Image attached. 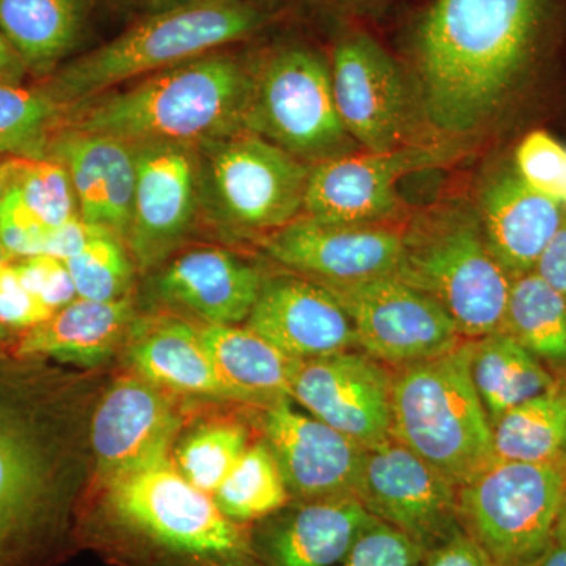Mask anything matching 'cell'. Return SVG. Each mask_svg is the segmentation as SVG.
Listing matches in <instances>:
<instances>
[{"label": "cell", "instance_id": "48", "mask_svg": "<svg viewBox=\"0 0 566 566\" xmlns=\"http://www.w3.org/2000/svg\"><path fill=\"white\" fill-rule=\"evenodd\" d=\"M554 542L566 546V493L562 502L560 512H558L556 531H554Z\"/></svg>", "mask_w": 566, "mask_h": 566}, {"label": "cell", "instance_id": "29", "mask_svg": "<svg viewBox=\"0 0 566 566\" xmlns=\"http://www.w3.org/2000/svg\"><path fill=\"white\" fill-rule=\"evenodd\" d=\"M471 371L491 424L510 409L556 386L538 357L505 331L472 340Z\"/></svg>", "mask_w": 566, "mask_h": 566}, {"label": "cell", "instance_id": "27", "mask_svg": "<svg viewBox=\"0 0 566 566\" xmlns=\"http://www.w3.org/2000/svg\"><path fill=\"white\" fill-rule=\"evenodd\" d=\"M91 0H0V28L29 74L46 80L81 43Z\"/></svg>", "mask_w": 566, "mask_h": 566}, {"label": "cell", "instance_id": "16", "mask_svg": "<svg viewBox=\"0 0 566 566\" xmlns=\"http://www.w3.org/2000/svg\"><path fill=\"white\" fill-rule=\"evenodd\" d=\"M136 189L125 243L140 270L163 263L192 229L200 205L197 148L136 147Z\"/></svg>", "mask_w": 566, "mask_h": 566}, {"label": "cell", "instance_id": "21", "mask_svg": "<svg viewBox=\"0 0 566 566\" xmlns=\"http://www.w3.org/2000/svg\"><path fill=\"white\" fill-rule=\"evenodd\" d=\"M44 158L69 170L81 218L125 243L136 189V147L114 137L62 128Z\"/></svg>", "mask_w": 566, "mask_h": 566}, {"label": "cell", "instance_id": "25", "mask_svg": "<svg viewBox=\"0 0 566 566\" xmlns=\"http://www.w3.org/2000/svg\"><path fill=\"white\" fill-rule=\"evenodd\" d=\"M129 359L137 375L161 389L240 401L192 324L163 319L142 327L129 346Z\"/></svg>", "mask_w": 566, "mask_h": 566}, {"label": "cell", "instance_id": "52", "mask_svg": "<svg viewBox=\"0 0 566 566\" xmlns=\"http://www.w3.org/2000/svg\"><path fill=\"white\" fill-rule=\"evenodd\" d=\"M345 2H360V0H345Z\"/></svg>", "mask_w": 566, "mask_h": 566}, {"label": "cell", "instance_id": "5", "mask_svg": "<svg viewBox=\"0 0 566 566\" xmlns=\"http://www.w3.org/2000/svg\"><path fill=\"white\" fill-rule=\"evenodd\" d=\"M395 277L431 297L469 340L504 331L513 279L471 208H446L415 223Z\"/></svg>", "mask_w": 566, "mask_h": 566}, {"label": "cell", "instance_id": "8", "mask_svg": "<svg viewBox=\"0 0 566 566\" xmlns=\"http://www.w3.org/2000/svg\"><path fill=\"white\" fill-rule=\"evenodd\" d=\"M244 128L301 161H329L356 145L335 106L329 61L303 44L277 48L252 70Z\"/></svg>", "mask_w": 566, "mask_h": 566}, {"label": "cell", "instance_id": "17", "mask_svg": "<svg viewBox=\"0 0 566 566\" xmlns=\"http://www.w3.org/2000/svg\"><path fill=\"white\" fill-rule=\"evenodd\" d=\"M405 233L378 226H345L300 216L266 241L268 255L315 282L395 277Z\"/></svg>", "mask_w": 566, "mask_h": 566}, {"label": "cell", "instance_id": "43", "mask_svg": "<svg viewBox=\"0 0 566 566\" xmlns=\"http://www.w3.org/2000/svg\"><path fill=\"white\" fill-rule=\"evenodd\" d=\"M424 566H494L485 551L464 532L427 554Z\"/></svg>", "mask_w": 566, "mask_h": 566}, {"label": "cell", "instance_id": "4", "mask_svg": "<svg viewBox=\"0 0 566 566\" xmlns=\"http://www.w3.org/2000/svg\"><path fill=\"white\" fill-rule=\"evenodd\" d=\"M472 340L403 365L392 382V439L461 486L495 460L493 424L472 381Z\"/></svg>", "mask_w": 566, "mask_h": 566}, {"label": "cell", "instance_id": "2", "mask_svg": "<svg viewBox=\"0 0 566 566\" xmlns=\"http://www.w3.org/2000/svg\"><path fill=\"white\" fill-rule=\"evenodd\" d=\"M251 93L252 70L216 51L71 107L62 128L114 137L133 147L199 148L244 132Z\"/></svg>", "mask_w": 566, "mask_h": 566}, {"label": "cell", "instance_id": "26", "mask_svg": "<svg viewBox=\"0 0 566 566\" xmlns=\"http://www.w3.org/2000/svg\"><path fill=\"white\" fill-rule=\"evenodd\" d=\"M133 323L129 296L109 303L77 297L29 329L18 345V353L93 367L118 348Z\"/></svg>", "mask_w": 566, "mask_h": 566}, {"label": "cell", "instance_id": "22", "mask_svg": "<svg viewBox=\"0 0 566 566\" xmlns=\"http://www.w3.org/2000/svg\"><path fill=\"white\" fill-rule=\"evenodd\" d=\"M262 283L259 271L233 253L199 248L167 264L156 275L155 292L205 324L233 326L248 322Z\"/></svg>", "mask_w": 566, "mask_h": 566}, {"label": "cell", "instance_id": "18", "mask_svg": "<svg viewBox=\"0 0 566 566\" xmlns=\"http://www.w3.org/2000/svg\"><path fill=\"white\" fill-rule=\"evenodd\" d=\"M282 398L268 406L263 428L290 495L301 502L356 495L364 447Z\"/></svg>", "mask_w": 566, "mask_h": 566}, {"label": "cell", "instance_id": "33", "mask_svg": "<svg viewBox=\"0 0 566 566\" xmlns=\"http://www.w3.org/2000/svg\"><path fill=\"white\" fill-rule=\"evenodd\" d=\"M212 497L223 515L243 524L281 512L290 493L270 447L256 444L245 449Z\"/></svg>", "mask_w": 566, "mask_h": 566}, {"label": "cell", "instance_id": "46", "mask_svg": "<svg viewBox=\"0 0 566 566\" xmlns=\"http://www.w3.org/2000/svg\"><path fill=\"white\" fill-rule=\"evenodd\" d=\"M532 566H566V546L554 542Z\"/></svg>", "mask_w": 566, "mask_h": 566}, {"label": "cell", "instance_id": "1", "mask_svg": "<svg viewBox=\"0 0 566 566\" xmlns=\"http://www.w3.org/2000/svg\"><path fill=\"white\" fill-rule=\"evenodd\" d=\"M557 0H430L409 35L420 104L439 133L490 120L528 69Z\"/></svg>", "mask_w": 566, "mask_h": 566}, {"label": "cell", "instance_id": "12", "mask_svg": "<svg viewBox=\"0 0 566 566\" xmlns=\"http://www.w3.org/2000/svg\"><path fill=\"white\" fill-rule=\"evenodd\" d=\"M394 376L354 349L294 360L290 398L365 450L392 439Z\"/></svg>", "mask_w": 566, "mask_h": 566}, {"label": "cell", "instance_id": "14", "mask_svg": "<svg viewBox=\"0 0 566 566\" xmlns=\"http://www.w3.org/2000/svg\"><path fill=\"white\" fill-rule=\"evenodd\" d=\"M54 472L43 427L0 390V566L13 565L51 523Z\"/></svg>", "mask_w": 566, "mask_h": 566}, {"label": "cell", "instance_id": "50", "mask_svg": "<svg viewBox=\"0 0 566 566\" xmlns=\"http://www.w3.org/2000/svg\"><path fill=\"white\" fill-rule=\"evenodd\" d=\"M6 262H10V256L7 255L6 249H3L2 243H0V266Z\"/></svg>", "mask_w": 566, "mask_h": 566}, {"label": "cell", "instance_id": "34", "mask_svg": "<svg viewBox=\"0 0 566 566\" xmlns=\"http://www.w3.org/2000/svg\"><path fill=\"white\" fill-rule=\"evenodd\" d=\"M65 264L76 286L77 297L109 303L128 296L133 262L125 243L109 230H99Z\"/></svg>", "mask_w": 566, "mask_h": 566}, {"label": "cell", "instance_id": "11", "mask_svg": "<svg viewBox=\"0 0 566 566\" xmlns=\"http://www.w3.org/2000/svg\"><path fill=\"white\" fill-rule=\"evenodd\" d=\"M356 497L371 516L403 532L427 554L463 532L458 488L394 439L365 450Z\"/></svg>", "mask_w": 566, "mask_h": 566}, {"label": "cell", "instance_id": "10", "mask_svg": "<svg viewBox=\"0 0 566 566\" xmlns=\"http://www.w3.org/2000/svg\"><path fill=\"white\" fill-rule=\"evenodd\" d=\"M318 283L352 319L359 348L381 364L403 367L439 356L464 340L431 297L400 279Z\"/></svg>", "mask_w": 566, "mask_h": 566}, {"label": "cell", "instance_id": "7", "mask_svg": "<svg viewBox=\"0 0 566 566\" xmlns=\"http://www.w3.org/2000/svg\"><path fill=\"white\" fill-rule=\"evenodd\" d=\"M565 493L560 464L491 461L458 486L461 528L494 566H532L554 543Z\"/></svg>", "mask_w": 566, "mask_h": 566}, {"label": "cell", "instance_id": "31", "mask_svg": "<svg viewBox=\"0 0 566 566\" xmlns=\"http://www.w3.org/2000/svg\"><path fill=\"white\" fill-rule=\"evenodd\" d=\"M504 331L539 360L566 364V300L535 271L513 279Z\"/></svg>", "mask_w": 566, "mask_h": 566}, {"label": "cell", "instance_id": "23", "mask_svg": "<svg viewBox=\"0 0 566 566\" xmlns=\"http://www.w3.org/2000/svg\"><path fill=\"white\" fill-rule=\"evenodd\" d=\"M476 214L488 248L512 279L535 271L565 219L560 205L535 191L516 172L497 175L488 182Z\"/></svg>", "mask_w": 566, "mask_h": 566}, {"label": "cell", "instance_id": "24", "mask_svg": "<svg viewBox=\"0 0 566 566\" xmlns=\"http://www.w3.org/2000/svg\"><path fill=\"white\" fill-rule=\"evenodd\" d=\"M376 517L356 495L303 502L260 539L268 566H340Z\"/></svg>", "mask_w": 566, "mask_h": 566}, {"label": "cell", "instance_id": "37", "mask_svg": "<svg viewBox=\"0 0 566 566\" xmlns=\"http://www.w3.org/2000/svg\"><path fill=\"white\" fill-rule=\"evenodd\" d=\"M515 166L531 188L566 207V145L546 132L528 133L517 145Z\"/></svg>", "mask_w": 566, "mask_h": 566}, {"label": "cell", "instance_id": "41", "mask_svg": "<svg viewBox=\"0 0 566 566\" xmlns=\"http://www.w3.org/2000/svg\"><path fill=\"white\" fill-rule=\"evenodd\" d=\"M52 314L54 312L22 285L13 260L0 266V331L2 327L32 329Z\"/></svg>", "mask_w": 566, "mask_h": 566}, {"label": "cell", "instance_id": "47", "mask_svg": "<svg viewBox=\"0 0 566 566\" xmlns=\"http://www.w3.org/2000/svg\"><path fill=\"white\" fill-rule=\"evenodd\" d=\"M14 156H0V200L13 180Z\"/></svg>", "mask_w": 566, "mask_h": 566}, {"label": "cell", "instance_id": "32", "mask_svg": "<svg viewBox=\"0 0 566 566\" xmlns=\"http://www.w3.org/2000/svg\"><path fill=\"white\" fill-rule=\"evenodd\" d=\"M66 114L43 80L35 85L0 84V156L44 158Z\"/></svg>", "mask_w": 566, "mask_h": 566}, {"label": "cell", "instance_id": "39", "mask_svg": "<svg viewBox=\"0 0 566 566\" xmlns=\"http://www.w3.org/2000/svg\"><path fill=\"white\" fill-rule=\"evenodd\" d=\"M50 229L33 214L11 181L0 200V243L10 260L43 255Z\"/></svg>", "mask_w": 566, "mask_h": 566}, {"label": "cell", "instance_id": "35", "mask_svg": "<svg viewBox=\"0 0 566 566\" xmlns=\"http://www.w3.org/2000/svg\"><path fill=\"white\" fill-rule=\"evenodd\" d=\"M248 449L240 424L219 423L189 436L177 450V468L189 483L214 494Z\"/></svg>", "mask_w": 566, "mask_h": 566}, {"label": "cell", "instance_id": "45", "mask_svg": "<svg viewBox=\"0 0 566 566\" xmlns=\"http://www.w3.org/2000/svg\"><path fill=\"white\" fill-rule=\"evenodd\" d=\"M28 76V66L0 28V84L21 85Z\"/></svg>", "mask_w": 566, "mask_h": 566}, {"label": "cell", "instance_id": "40", "mask_svg": "<svg viewBox=\"0 0 566 566\" xmlns=\"http://www.w3.org/2000/svg\"><path fill=\"white\" fill-rule=\"evenodd\" d=\"M13 264L22 285L54 314L77 300L76 286L62 260L51 255H33Z\"/></svg>", "mask_w": 566, "mask_h": 566}, {"label": "cell", "instance_id": "36", "mask_svg": "<svg viewBox=\"0 0 566 566\" xmlns=\"http://www.w3.org/2000/svg\"><path fill=\"white\" fill-rule=\"evenodd\" d=\"M22 199L48 229L80 216L69 170L52 158L14 156L13 180Z\"/></svg>", "mask_w": 566, "mask_h": 566}, {"label": "cell", "instance_id": "15", "mask_svg": "<svg viewBox=\"0 0 566 566\" xmlns=\"http://www.w3.org/2000/svg\"><path fill=\"white\" fill-rule=\"evenodd\" d=\"M335 106L357 145L367 151L401 147L408 128V98L400 66L363 29H346L331 55Z\"/></svg>", "mask_w": 566, "mask_h": 566}, {"label": "cell", "instance_id": "44", "mask_svg": "<svg viewBox=\"0 0 566 566\" xmlns=\"http://www.w3.org/2000/svg\"><path fill=\"white\" fill-rule=\"evenodd\" d=\"M535 273L566 300V216L539 256Z\"/></svg>", "mask_w": 566, "mask_h": 566}, {"label": "cell", "instance_id": "51", "mask_svg": "<svg viewBox=\"0 0 566 566\" xmlns=\"http://www.w3.org/2000/svg\"><path fill=\"white\" fill-rule=\"evenodd\" d=\"M114 2L122 3V6H123V3H125V6H126V3L129 2V0H114Z\"/></svg>", "mask_w": 566, "mask_h": 566}, {"label": "cell", "instance_id": "30", "mask_svg": "<svg viewBox=\"0 0 566 566\" xmlns=\"http://www.w3.org/2000/svg\"><path fill=\"white\" fill-rule=\"evenodd\" d=\"M495 460L560 464L566 452V387L546 392L506 411L493 424Z\"/></svg>", "mask_w": 566, "mask_h": 566}, {"label": "cell", "instance_id": "49", "mask_svg": "<svg viewBox=\"0 0 566 566\" xmlns=\"http://www.w3.org/2000/svg\"><path fill=\"white\" fill-rule=\"evenodd\" d=\"M186 2H189V0H145V6H147L148 13H155V11L172 9V7Z\"/></svg>", "mask_w": 566, "mask_h": 566}, {"label": "cell", "instance_id": "28", "mask_svg": "<svg viewBox=\"0 0 566 566\" xmlns=\"http://www.w3.org/2000/svg\"><path fill=\"white\" fill-rule=\"evenodd\" d=\"M200 337L240 401L273 405L290 398L294 359L249 327L205 324Z\"/></svg>", "mask_w": 566, "mask_h": 566}, {"label": "cell", "instance_id": "3", "mask_svg": "<svg viewBox=\"0 0 566 566\" xmlns=\"http://www.w3.org/2000/svg\"><path fill=\"white\" fill-rule=\"evenodd\" d=\"M270 13L252 0H189L148 13L117 39L107 41L43 80L66 109L249 39Z\"/></svg>", "mask_w": 566, "mask_h": 566}, {"label": "cell", "instance_id": "20", "mask_svg": "<svg viewBox=\"0 0 566 566\" xmlns=\"http://www.w3.org/2000/svg\"><path fill=\"white\" fill-rule=\"evenodd\" d=\"M248 327L294 360L359 348L344 307L312 279L263 281Z\"/></svg>", "mask_w": 566, "mask_h": 566}, {"label": "cell", "instance_id": "19", "mask_svg": "<svg viewBox=\"0 0 566 566\" xmlns=\"http://www.w3.org/2000/svg\"><path fill=\"white\" fill-rule=\"evenodd\" d=\"M180 416L161 387L142 376L118 379L104 395L92 422L96 464L109 482L169 460Z\"/></svg>", "mask_w": 566, "mask_h": 566}, {"label": "cell", "instance_id": "42", "mask_svg": "<svg viewBox=\"0 0 566 566\" xmlns=\"http://www.w3.org/2000/svg\"><path fill=\"white\" fill-rule=\"evenodd\" d=\"M99 230H103L102 227L92 226V223L85 222L81 216H76L69 222L50 229L43 255H51L66 262L71 256L80 253Z\"/></svg>", "mask_w": 566, "mask_h": 566}, {"label": "cell", "instance_id": "13", "mask_svg": "<svg viewBox=\"0 0 566 566\" xmlns=\"http://www.w3.org/2000/svg\"><path fill=\"white\" fill-rule=\"evenodd\" d=\"M449 147H398L352 153L315 164L308 175L304 214L345 226H378L398 214L397 186L406 175L441 166Z\"/></svg>", "mask_w": 566, "mask_h": 566}, {"label": "cell", "instance_id": "9", "mask_svg": "<svg viewBox=\"0 0 566 566\" xmlns=\"http://www.w3.org/2000/svg\"><path fill=\"white\" fill-rule=\"evenodd\" d=\"M197 155L200 200L227 226L275 232L304 211L311 167L259 134L208 142Z\"/></svg>", "mask_w": 566, "mask_h": 566}, {"label": "cell", "instance_id": "38", "mask_svg": "<svg viewBox=\"0 0 566 566\" xmlns=\"http://www.w3.org/2000/svg\"><path fill=\"white\" fill-rule=\"evenodd\" d=\"M424 557L427 553L415 539L375 520L356 539L340 566H420Z\"/></svg>", "mask_w": 566, "mask_h": 566}, {"label": "cell", "instance_id": "6", "mask_svg": "<svg viewBox=\"0 0 566 566\" xmlns=\"http://www.w3.org/2000/svg\"><path fill=\"white\" fill-rule=\"evenodd\" d=\"M112 523L186 566H252L238 523L211 494L188 482L172 461L106 482Z\"/></svg>", "mask_w": 566, "mask_h": 566}]
</instances>
